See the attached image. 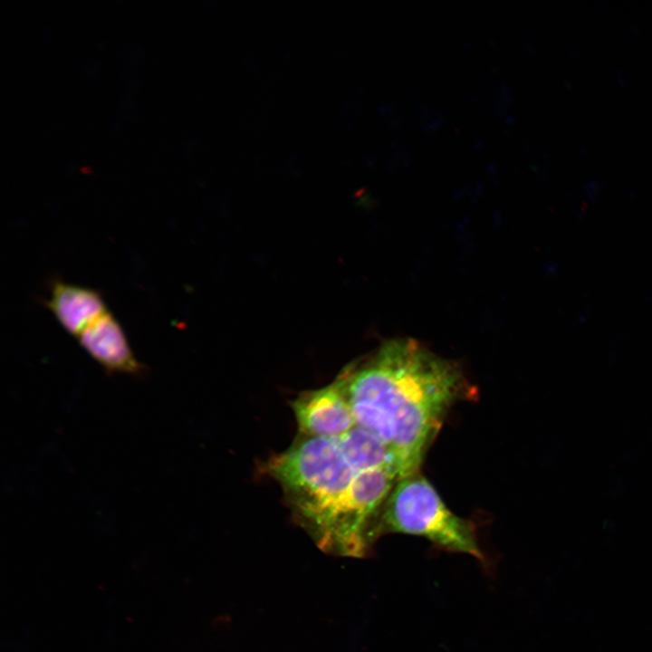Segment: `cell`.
Segmentation results:
<instances>
[{
	"label": "cell",
	"instance_id": "obj_1",
	"mask_svg": "<svg viewBox=\"0 0 652 652\" xmlns=\"http://www.w3.org/2000/svg\"><path fill=\"white\" fill-rule=\"evenodd\" d=\"M336 379L357 426L377 436L393 454L399 479L419 472L450 408L476 398L455 363L408 339L384 343L343 369Z\"/></svg>",
	"mask_w": 652,
	"mask_h": 652
},
{
	"label": "cell",
	"instance_id": "obj_2",
	"mask_svg": "<svg viewBox=\"0 0 652 652\" xmlns=\"http://www.w3.org/2000/svg\"><path fill=\"white\" fill-rule=\"evenodd\" d=\"M266 472L283 487L293 514L321 549L363 557L379 511L374 492L357 477L333 438L301 435L271 457Z\"/></svg>",
	"mask_w": 652,
	"mask_h": 652
},
{
	"label": "cell",
	"instance_id": "obj_3",
	"mask_svg": "<svg viewBox=\"0 0 652 652\" xmlns=\"http://www.w3.org/2000/svg\"><path fill=\"white\" fill-rule=\"evenodd\" d=\"M390 532L424 537L444 551L471 555L488 567L475 524L452 513L419 472L399 479L385 501L374 533L377 539Z\"/></svg>",
	"mask_w": 652,
	"mask_h": 652
},
{
	"label": "cell",
	"instance_id": "obj_4",
	"mask_svg": "<svg viewBox=\"0 0 652 652\" xmlns=\"http://www.w3.org/2000/svg\"><path fill=\"white\" fill-rule=\"evenodd\" d=\"M292 408L302 436L338 438L357 426L350 406L337 379L299 395Z\"/></svg>",
	"mask_w": 652,
	"mask_h": 652
},
{
	"label": "cell",
	"instance_id": "obj_5",
	"mask_svg": "<svg viewBox=\"0 0 652 652\" xmlns=\"http://www.w3.org/2000/svg\"><path fill=\"white\" fill-rule=\"evenodd\" d=\"M80 345L110 375L144 378L147 368L134 355L127 337L109 312L77 337Z\"/></svg>",
	"mask_w": 652,
	"mask_h": 652
},
{
	"label": "cell",
	"instance_id": "obj_6",
	"mask_svg": "<svg viewBox=\"0 0 652 652\" xmlns=\"http://www.w3.org/2000/svg\"><path fill=\"white\" fill-rule=\"evenodd\" d=\"M46 305L65 331L75 337L108 312L99 292L61 281L52 284Z\"/></svg>",
	"mask_w": 652,
	"mask_h": 652
},
{
	"label": "cell",
	"instance_id": "obj_7",
	"mask_svg": "<svg viewBox=\"0 0 652 652\" xmlns=\"http://www.w3.org/2000/svg\"><path fill=\"white\" fill-rule=\"evenodd\" d=\"M335 440L348 462L357 471L391 469L398 476L393 454L383 441L369 430L356 426Z\"/></svg>",
	"mask_w": 652,
	"mask_h": 652
}]
</instances>
